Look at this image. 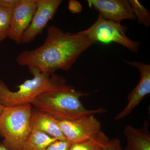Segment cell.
I'll use <instances>...</instances> for the list:
<instances>
[{"label":"cell","instance_id":"1","mask_svg":"<svg viewBox=\"0 0 150 150\" xmlns=\"http://www.w3.org/2000/svg\"><path fill=\"white\" fill-rule=\"evenodd\" d=\"M95 43L80 32L66 33L57 26L51 25L43 44L21 52L16 61L20 66L35 68L51 75L58 70L71 69L81 54Z\"/></svg>","mask_w":150,"mask_h":150},{"label":"cell","instance_id":"2","mask_svg":"<svg viewBox=\"0 0 150 150\" xmlns=\"http://www.w3.org/2000/svg\"><path fill=\"white\" fill-rule=\"evenodd\" d=\"M91 93L77 91L74 88L66 90L47 92L38 96L31 105L59 120L71 121L107 112L105 108L89 110L85 107L80 98Z\"/></svg>","mask_w":150,"mask_h":150},{"label":"cell","instance_id":"3","mask_svg":"<svg viewBox=\"0 0 150 150\" xmlns=\"http://www.w3.org/2000/svg\"><path fill=\"white\" fill-rule=\"evenodd\" d=\"M29 69L33 78L19 85L17 91H11L4 82L0 80V103L4 107L31 104L38 96L44 93L74 88L67 84L64 78L60 75L46 74L34 68H29Z\"/></svg>","mask_w":150,"mask_h":150},{"label":"cell","instance_id":"4","mask_svg":"<svg viewBox=\"0 0 150 150\" xmlns=\"http://www.w3.org/2000/svg\"><path fill=\"white\" fill-rule=\"evenodd\" d=\"M33 109L30 104L4 107L0 115V136L3 144L9 150H23L31 132Z\"/></svg>","mask_w":150,"mask_h":150},{"label":"cell","instance_id":"5","mask_svg":"<svg viewBox=\"0 0 150 150\" xmlns=\"http://www.w3.org/2000/svg\"><path fill=\"white\" fill-rule=\"evenodd\" d=\"M127 28L121 23L108 20L98 14L96 21L88 29L80 31L93 41L105 43H117L137 53L140 46V42L131 40L126 33Z\"/></svg>","mask_w":150,"mask_h":150},{"label":"cell","instance_id":"6","mask_svg":"<svg viewBox=\"0 0 150 150\" xmlns=\"http://www.w3.org/2000/svg\"><path fill=\"white\" fill-rule=\"evenodd\" d=\"M59 125L66 139L72 144L88 141L101 131V123L94 115L71 121L59 120Z\"/></svg>","mask_w":150,"mask_h":150},{"label":"cell","instance_id":"7","mask_svg":"<svg viewBox=\"0 0 150 150\" xmlns=\"http://www.w3.org/2000/svg\"><path fill=\"white\" fill-rule=\"evenodd\" d=\"M37 8L29 27L23 35L21 43H26L35 40L43 32V28L54 17L62 0H36Z\"/></svg>","mask_w":150,"mask_h":150},{"label":"cell","instance_id":"8","mask_svg":"<svg viewBox=\"0 0 150 150\" xmlns=\"http://www.w3.org/2000/svg\"><path fill=\"white\" fill-rule=\"evenodd\" d=\"M130 66L135 67L140 74L139 83L128 95V103L121 112L115 118L118 121L127 117L140 104L146 96L150 94V65L137 61H125Z\"/></svg>","mask_w":150,"mask_h":150},{"label":"cell","instance_id":"9","mask_svg":"<svg viewBox=\"0 0 150 150\" xmlns=\"http://www.w3.org/2000/svg\"><path fill=\"white\" fill-rule=\"evenodd\" d=\"M37 8L36 0H19L13 10L8 37L20 44L23 35L29 27Z\"/></svg>","mask_w":150,"mask_h":150},{"label":"cell","instance_id":"10","mask_svg":"<svg viewBox=\"0 0 150 150\" xmlns=\"http://www.w3.org/2000/svg\"><path fill=\"white\" fill-rule=\"evenodd\" d=\"M89 6L99 12L103 18L121 23L124 20L137 19L133 7L127 0H88Z\"/></svg>","mask_w":150,"mask_h":150},{"label":"cell","instance_id":"11","mask_svg":"<svg viewBox=\"0 0 150 150\" xmlns=\"http://www.w3.org/2000/svg\"><path fill=\"white\" fill-rule=\"evenodd\" d=\"M59 121L46 112L33 108L30 119L31 129L41 131L57 140H67L59 127Z\"/></svg>","mask_w":150,"mask_h":150},{"label":"cell","instance_id":"12","mask_svg":"<svg viewBox=\"0 0 150 150\" xmlns=\"http://www.w3.org/2000/svg\"><path fill=\"white\" fill-rule=\"evenodd\" d=\"M149 122L145 120L142 127L135 128L130 125L124 127L123 134L127 145L123 150H150Z\"/></svg>","mask_w":150,"mask_h":150},{"label":"cell","instance_id":"13","mask_svg":"<svg viewBox=\"0 0 150 150\" xmlns=\"http://www.w3.org/2000/svg\"><path fill=\"white\" fill-rule=\"evenodd\" d=\"M56 140L41 131L32 129L25 143L23 150H45Z\"/></svg>","mask_w":150,"mask_h":150},{"label":"cell","instance_id":"14","mask_svg":"<svg viewBox=\"0 0 150 150\" xmlns=\"http://www.w3.org/2000/svg\"><path fill=\"white\" fill-rule=\"evenodd\" d=\"M109 139L107 135L101 131L88 141L73 144L69 150H103Z\"/></svg>","mask_w":150,"mask_h":150},{"label":"cell","instance_id":"15","mask_svg":"<svg viewBox=\"0 0 150 150\" xmlns=\"http://www.w3.org/2000/svg\"><path fill=\"white\" fill-rule=\"evenodd\" d=\"M13 10L0 6V43L8 37Z\"/></svg>","mask_w":150,"mask_h":150},{"label":"cell","instance_id":"16","mask_svg":"<svg viewBox=\"0 0 150 150\" xmlns=\"http://www.w3.org/2000/svg\"><path fill=\"white\" fill-rule=\"evenodd\" d=\"M134 13L140 24L149 26L150 25V15L149 10L141 4L138 0H129Z\"/></svg>","mask_w":150,"mask_h":150},{"label":"cell","instance_id":"17","mask_svg":"<svg viewBox=\"0 0 150 150\" xmlns=\"http://www.w3.org/2000/svg\"><path fill=\"white\" fill-rule=\"evenodd\" d=\"M72 144L67 140H56L45 150H69Z\"/></svg>","mask_w":150,"mask_h":150},{"label":"cell","instance_id":"18","mask_svg":"<svg viewBox=\"0 0 150 150\" xmlns=\"http://www.w3.org/2000/svg\"><path fill=\"white\" fill-rule=\"evenodd\" d=\"M103 150H123L121 142L118 139H109Z\"/></svg>","mask_w":150,"mask_h":150},{"label":"cell","instance_id":"19","mask_svg":"<svg viewBox=\"0 0 150 150\" xmlns=\"http://www.w3.org/2000/svg\"><path fill=\"white\" fill-rule=\"evenodd\" d=\"M69 10L73 13H78L82 10V6L80 3L76 1L71 0L69 2Z\"/></svg>","mask_w":150,"mask_h":150},{"label":"cell","instance_id":"20","mask_svg":"<svg viewBox=\"0 0 150 150\" xmlns=\"http://www.w3.org/2000/svg\"><path fill=\"white\" fill-rule=\"evenodd\" d=\"M19 1V0H0V6L13 9Z\"/></svg>","mask_w":150,"mask_h":150},{"label":"cell","instance_id":"21","mask_svg":"<svg viewBox=\"0 0 150 150\" xmlns=\"http://www.w3.org/2000/svg\"><path fill=\"white\" fill-rule=\"evenodd\" d=\"M0 150H9L2 143H0Z\"/></svg>","mask_w":150,"mask_h":150},{"label":"cell","instance_id":"22","mask_svg":"<svg viewBox=\"0 0 150 150\" xmlns=\"http://www.w3.org/2000/svg\"><path fill=\"white\" fill-rule=\"evenodd\" d=\"M4 107L0 103V115L1 114L2 112L4 110Z\"/></svg>","mask_w":150,"mask_h":150}]
</instances>
